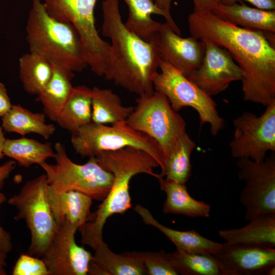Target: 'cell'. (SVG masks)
Masks as SVG:
<instances>
[{
    "mask_svg": "<svg viewBox=\"0 0 275 275\" xmlns=\"http://www.w3.org/2000/svg\"><path fill=\"white\" fill-rule=\"evenodd\" d=\"M188 23L192 36L229 52L242 70L245 101L266 106L275 100L274 34L238 26L212 11H194Z\"/></svg>",
    "mask_w": 275,
    "mask_h": 275,
    "instance_id": "cell-1",
    "label": "cell"
},
{
    "mask_svg": "<svg viewBox=\"0 0 275 275\" xmlns=\"http://www.w3.org/2000/svg\"><path fill=\"white\" fill-rule=\"evenodd\" d=\"M102 9V34L111 41L104 78L139 96L153 94V79L160 61L155 44L143 40L126 28L119 0H104Z\"/></svg>",
    "mask_w": 275,
    "mask_h": 275,
    "instance_id": "cell-2",
    "label": "cell"
},
{
    "mask_svg": "<svg viewBox=\"0 0 275 275\" xmlns=\"http://www.w3.org/2000/svg\"><path fill=\"white\" fill-rule=\"evenodd\" d=\"M26 32L30 52L74 72L88 66L74 28L51 17L41 0H32Z\"/></svg>",
    "mask_w": 275,
    "mask_h": 275,
    "instance_id": "cell-3",
    "label": "cell"
},
{
    "mask_svg": "<svg viewBox=\"0 0 275 275\" xmlns=\"http://www.w3.org/2000/svg\"><path fill=\"white\" fill-rule=\"evenodd\" d=\"M71 144L82 157H94L105 151L131 147L142 149L158 162L161 171L164 167L163 153L160 145L147 134L129 127L126 121L111 124L92 121L71 133Z\"/></svg>",
    "mask_w": 275,
    "mask_h": 275,
    "instance_id": "cell-4",
    "label": "cell"
},
{
    "mask_svg": "<svg viewBox=\"0 0 275 275\" xmlns=\"http://www.w3.org/2000/svg\"><path fill=\"white\" fill-rule=\"evenodd\" d=\"M54 149V164L45 161L38 164L44 171L48 184L57 190L76 191L102 201L113 185V174L102 168L94 157L89 158L85 164L74 162L60 142L55 144Z\"/></svg>",
    "mask_w": 275,
    "mask_h": 275,
    "instance_id": "cell-5",
    "label": "cell"
},
{
    "mask_svg": "<svg viewBox=\"0 0 275 275\" xmlns=\"http://www.w3.org/2000/svg\"><path fill=\"white\" fill-rule=\"evenodd\" d=\"M48 183L45 174L26 181L8 203L14 206L16 221H25L31 234L28 254L41 258L59 228L48 201Z\"/></svg>",
    "mask_w": 275,
    "mask_h": 275,
    "instance_id": "cell-6",
    "label": "cell"
},
{
    "mask_svg": "<svg viewBox=\"0 0 275 275\" xmlns=\"http://www.w3.org/2000/svg\"><path fill=\"white\" fill-rule=\"evenodd\" d=\"M159 70L153 79L154 90L164 95L176 112L185 107L194 109L199 115L200 125L209 123L211 134L216 135L224 128L225 120L220 116L211 96L161 59Z\"/></svg>",
    "mask_w": 275,
    "mask_h": 275,
    "instance_id": "cell-7",
    "label": "cell"
},
{
    "mask_svg": "<svg viewBox=\"0 0 275 275\" xmlns=\"http://www.w3.org/2000/svg\"><path fill=\"white\" fill-rule=\"evenodd\" d=\"M135 101L136 106L126 123L156 141L162 149L165 161L177 140L186 131V122L173 109L167 97L159 92L140 95Z\"/></svg>",
    "mask_w": 275,
    "mask_h": 275,
    "instance_id": "cell-8",
    "label": "cell"
},
{
    "mask_svg": "<svg viewBox=\"0 0 275 275\" xmlns=\"http://www.w3.org/2000/svg\"><path fill=\"white\" fill-rule=\"evenodd\" d=\"M236 164L238 178L245 182L240 200L245 208V221L275 213L274 152L262 161L239 158Z\"/></svg>",
    "mask_w": 275,
    "mask_h": 275,
    "instance_id": "cell-9",
    "label": "cell"
},
{
    "mask_svg": "<svg viewBox=\"0 0 275 275\" xmlns=\"http://www.w3.org/2000/svg\"><path fill=\"white\" fill-rule=\"evenodd\" d=\"M266 107L260 116L246 112L233 120L230 147L234 158L260 162L268 151L275 152V100Z\"/></svg>",
    "mask_w": 275,
    "mask_h": 275,
    "instance_id": "cell-10",
    "label": "cell"
},
{
    "mask_svg": "<svg viewBox=\"0 0 275 275\" xmlns=\"http://www.w3.org/2000/svg\"><path fill=\"white\" fill-rule=\"evenodd\" d=\"M78 228L67 223L59 227L41 259L49 275H86L92 255L75 242Z\"/></svg>",
    "mask_w": 275,
    "mask_h": 275,
    "instance_id": "cell-11",
    "label": "cell"
},
{
    "mask_svg": "<svg viewBox=\"0 0 275 275\" xmlns=\"http://www.w3.org/2000/svg\"><path fill=\"white\" fill-rule=\"evenodd\" d=\"M201 40L205 46L203 62L187 77L212 96L226 90L232 82L241 80L242 72L225 48L208 40Z\"/></svg>",
    "mask_w": 275,
    "mask_h": 275,
    "instance_id": "cell-12",
    "label": "cell"
},
{
    "mask_svg": "<svg viewBox=\"0 0 275 275\" xmlns=\"http://www.w3.org/2000/svg\"><path fill=\"white\" fill-rule=\"evenodd\" d=\"M151 41L155 44L160 59L187 77L203 62L205 51L204 42L192 36L181 37L166 22L163 23Z\"/></svg>",
    "mask_w": 275,
    "mask_h": 275,
    "instance_id": "cell-13",
    "label": "cell"
},
{
    "mask_svg": "<svg viewBox=\"0 0 275 275\" xmlns=\"http://www.w3.org/2000/svg\"><path fill=\"white\" fill-rule=\"evenodd\" d=\"M229 275H264L275 265L274 248L237 243H221L213 255Z\"/></svg>",
    "mask_w": 275,
    "mask_h": 275,
    "instance_id": "cell-14",
    "label": "cell"
},
{
    "mask_svg": "<svg viewBox=\"0 0 275 275\" xmlns=\"http://www.w3.org/2000/svg\"><path fill=\"white\" fill-rule=\"evenodd\" d=\"M49 204L53 218L59 227L67 223L78 228L91 214L93 200L76 191H59L49 184L47 190Z\"/></svg>",
    "mask_w": 275,
    "mask_h": 275,
    "instance_id": "cell-15",
    "label": "cell"
},
{
    "mask_svg": "<svg viewBox=\"0 0 275 275\" xmlns=\"http://www.w3.org/2000/svg\"><path fill=\"white\" fill-rule=\"evenodd\" d=\"M128 9V16L126 28L143 40L150 42L160 30L163 23L153 20L152 14L163 16L166 23L178 35L181 31L173 20L172 15L168 14L155 3L153 0H124Z\"/></svg>",
    "mask_w": 275,
    "mask_h": 275,
    "instance_id": "cell-16",
    "label": "cell"
},
{
    "mask_svg": "<svg viewBox=\"0 0 275 275\" xmlns=\"http://www.w3.org/2000/svg\"><path fill=\"white\" fill-rule=\"evenodd\" d=\"M216 4L211 11L223 20L250 30L275 33V10H266L248 6L242 1Z\"/></svg>",
    "mask_w": 275,
    "mask_h": 275,
    "instance_id": "cell-17",
    "label": "cell"
},
{
    "mask_svg": "<svg viewBox=\"0 0 275 275\" xmlns=\"http://www.w3.org/2000/svg\"><path fill=\"white\" fill-rule=\"evenodd\" d=\"M134 209L145 224L158 229L174 243L178 251L213 255L221 245V243L210 240L194 230L182 231L166 227L159 223L148 209L140 204H137Z\"/></svg>",
    "mask_w": 275,
    "mask_h": 275,
    "instance_id": "cell-18",
    "label": "cell"
},
{
    "mask_svg": "<svg viewBox=\"0 0 275 275\" xmlns=\"http://www.w3.org/2000/svg\"><path fill=\"white\" fill-rule=\"evenodd\" d=\"M88 274L91 275H144L147 274L141 260L128 252L117 254L112 252L105 242L93 249Z\"/></svg>",
    "mask_w": 275,
    "mask_h": 275,
    "instance_id": "cell-19",
    "label": "cell"
},
{
    "mask_svg": "<svg viewBox=\"0 0 275 275\" xmlns=\"http://www.w3.org/2000/svg\"><path fill=\"white\" fill-rule=\"evenodd\" d=\"M97 0H43L48 13L70 23L78 31L88 32L95 27L94 8Z\"/></svg>",
    "mask_w": 275,
    "mask_h": 275,
    "instance_id": "cell-20",
    "label": "cell"
},
{
    "mask_svg": "<svg viewBox=\"0 0 275 275\" xmlns=\"http://www.w3.org/2000/svg\"><path fill=\"white\" fill-rule=\"evenodd\" d=\"M219 236L227 243H245L271 248L275 246V213L257 216L246 226L222 230Z\"/></svg>",
    "mask_w": 275,
    "mask_h": 275,
    "instance_id": "cell-21",
    "label": "cell"
},
{
    "mask_svg": "<svg viewBox=\"0 0 275 275\" xmlns=\"http://www.w3.org/2000/svg\"><path fill=\"white\" fill-rule=\"evenodd\" d=\"M161 189L166 195L163 206L164 213L181 214L191 217H208L210 205L193 198L189 194L185 184L176 182L161 177L158 179Z\"/></svg>",
    "mask_w": 275,
    "mask_h": 275,
    "instance_id": "cell-22",
    "label": "cell"
},
{
    "mask_svg": "<svg viewBox=\"0 0 275 275\" xmlns=\"http://www.w3.org/2000/svg\"><path fill=\"white\" fill-rule=\"evenodd\" d=\"M52 75L44 89L37 95V100L43 105L44 113L56 122L73 87L71 81L74 72L60 65L51 64Z\"/></svg>",
    "mask_w": 275,
    "mask_h": 275,
    "instance_id": "cell-23",
    "label": "cell"
},
{
    "mask_svg": "<svg viewBox=\"0 0 275 275\" xmlns=\"http://www.w3.org/2000/svg\"><path fill=\"white\" fill-rule=\"evenodd\" d=\"M92 89L73 87L56 121L60 126L73 133L92 122Z\"/></svg>",
    "mask_w": 275,
    "mask_h": 275,
    "instance_id": "cell-24",
    "label": "cell"
},
{
    "mask_svg": "<svg viewBox=\"0 0 275 275\" xmlns=\"http://www.w3.org/2000/svg\"><path fill=\"white\" fill-rule=\"evenodd\" d=\"M45 114L34 113L20 104L12 105L3 117L2 127L7 132H14L21 135L35 133L48 139L53 134V124L45 123Z\"/></svg>",
    "mask_w": 275,
    "mask_h": 275,
    "instance_id": "cell-25",
    "label": "cell"
},
{
    "mask_svg": "<svg viewBox=\"0 0 275 275\" xmlns=\"http://www.w3.org/2000/svg\"><path fill=\"white\" fill-rule=\"evenodd\" d=\"M92 89V121L102 124H113L126 121L133 107L124 106L116 94L108 89L96 87Z\"/></svg>",
    "mask_w": 275,
    "mask_h": 275,
    "instance_id": "cell-26",
    "label": "cell"
},
{
    "mask_svg": "<svg viewBox=\"0 0 275 275\" xmlns=\"http://www.w3.org/2000/svg\"><path fill=\"white\" fill-rule=\"evenodd\" d=\"M196 146L186 131L182 133L165 159L161 176L176 182L185 184L191 176L190 156Z\"/></svg>",
    "mask_w": 275,
    "mask_h": 275,
    "instance_id": "cell-27",
    "label": "cell"
},
{
    "mask_svg": "<svg viewBox=\"0 0 275 275\" xmlns=\"http://www.w3.org/2000/svg\"><path fill=\"white\" fill-rule=\"evenodd\" d=\"M19 67L23 88L31 95H39L52 75V64L43 57L30 51L19 58Z\"/></svg>",
    "mask_w": 275,
    "mask_h": 275,
    "instance_id": "cell-28",
    "label": "cell"
},
{
    "mask_svg": "<svg viewBox=\"0 0 275 275\" xmlns=\"http://www.w3.org/2000/svg\"><path fill=\"white\" fill-rule=\"evenodd\" d=\"M4 155L14 160L20 166L29 168L55 156L51 143L40 142L24 137L18 139H6Z\"/></svg>",
    "mask_w": 275,
    "mask_h": 275,
    "instance_id": "cell-29",
    "label": "cell"
},
{
    "mask_svg": "<svg viewBox=\"0 0 275 275\" xmlns=\"http://www.w3.org/2000/svg\"><path fill=\"white\" fill-rule=\"evenodd\" d=\"M168 254L178 274L229 275L224 265L213 255L189 254L177 250Z\"/></svg>",
    "mask_w": 275,
    "mask_h": 275,
    "instance_id": "cell-30",
    "label": "cell"
},
{
    "mask_svg": "<svg viewBox=\"0 0 275 275\" xmlns=\"http://www.w3.org/2000/svg\"><path fill=\"white\" fill-rule=\"evenodd\" d=\"M128 253L143 262L148 275H178L168 253L163 250Z\"/></svg>",
    "mask_w": 275,
    "mask_h": 275,
    "instance_id": "cell-31",
    "label": "cell"
},
{
    "mask_svg": "<svg viewBox=\"0 0 275 275\" xmlns=\"http://www.w3.org/2000/svg\"><path fill=\"white\" fill-rule=\"evenodd\" d=\"M13 275H49L43 260L29 254H22L13 268Z\"/></svg>",
    "mask_w": 275,
    "mask_h": 275,
    "instance_id": "cell-32",
    "label": "cell"
},
{
    "mask_svg": "<svg viewBox=\"0 0 275 275\" xmlns=\"http://www.w3.org/2000/svg\"><path fill=\"white\" fill-rule=\"evenodd\" d=\"M7 200L6 195L0 192V208ZM0 248L7 253H9L12 250L13 244L12 236L10 232L4 230L0 226Z\"/></svg>",
    "mask_w": 275,
    "mask_h": 275,
    "instance_id": "cell-33",
    "label": "cell"
},
{
    "mask_svg": "<svg viewBox=\"0 0 275 275\" xmlns=\"http://www.w3.org/2000/svg\"><path fill=\"white\" fill-rule=\"evenodd\" d=\"M240 1H245L256 8L266 10H275V0H221L219 3L230 4Z\"/></svg>",
    "mask_w": 275,
    "mask_h": 275,
    "instance_id": "cell-34",
    "label": "cell"
},
{
    "mask_svg": "<svg viewBox=\"0 0 275 275\" xmlns=\"http://www.w3.org/2000/svg\"><path fill=\"white\" fill-rule=\"evenodd\" d=\"M16 162L13 160H9L0 166V192L2 189L5 180L15 169Z\"/></svg>",
    "mask_w": 275,
    "mask_h": 275,
    "instance_id": "cell-35",
    "label": "cell"
},
{
    "mask_svg": "<svg viewBox=\"0 0 275 275\" xmlns=\"http://www.w3.org/2000/svg\"><path fill=\"white\" fill-rule=\"evenodd\" d=\"M4 85L0 82V117H3L12 106Z\"/></svg>",
    "mask_w": 275,
    "mask_h": 275,
    "instance_id": "cell-36",
    "label": "cell"
},
{
    "mask_svg": "<svg viewBox=\"0 0 275 275\" xmlns=\"http://www.w3.org/2000/svg\"><path fill=\"white\" fill-rule=\"evenodd\" d=\"M195 11H211L216 5L212 0H192Z\"/></svg>",
    "mask_w": 275,
    "mask_h": 275,
    "instance_id": "cell-37",
    "label": "cell"
},
{
    "mask_svg": "<svg viewBox=\"0 0 275 275\" xmlns=\"http://www.w3.org/2000/svg\"><path fill=\"white\" fill-rule=\"evenodd\" d=\"M8 253L0 248V275H6V267L7 266V258Z\"/></svg>",
    "mask_w": 275,
    "mask_h": 275,
    "instance_id": "cell-38",
    "label": "cell"
},
{
    "mask_svg": "<svg viewBox=\"0 0 275 275\" xmlns=\"http://www.w3.org/2000/svg\"><path fill=\"white\" fill-rule=\"evenodd\" d=\"M171 1L172 0H154V2L157 6L170 15H171Z\"/></svg>",
    "mask_w": 275,
    "mask_h": 275,
    "instance_id": "cell-39",
    "label": "cell"
},
{
    "mask_svg": "<svg viewBox=\"0 0 275 275\" xmlns=\"http://www.w3.org/2000/svg\"><path fill=\"white\" fill-rule=\"evenodd\" d=\"M3 130V129L2 127L0 126V160L5 156L4 151L6 140Z\"/></svg>",
    "mask_w": 275,
    "mask_h": 275,
    "instance_id": "cell-40",
    "label": "cell"
},
{
    "mask_svg": "<svg viewBox=\"0 0 275 275\" xmlns=\"http://www.w3.org/2000/svg\"><path fill=\"white\" fill-rule=\"evenodd\" d=\"M215 4H218L219 3L221 0H212Z\"/></svg>",
    "mask_w": 275,
    "mask_h": 275,
    "instance_id": "cell-41",
    "label": "cell"
}]
</instances>
